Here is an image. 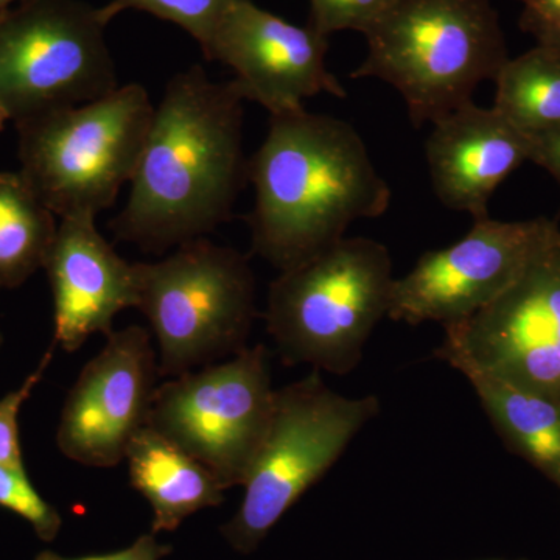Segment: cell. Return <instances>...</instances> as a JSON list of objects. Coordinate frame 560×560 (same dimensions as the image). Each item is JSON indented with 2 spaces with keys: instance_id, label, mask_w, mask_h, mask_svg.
Listing matches in <instances>:
<instances>
[{
  "instance_id": "5bb4252c",
  "label": "cell",
  "mask_w": 560,
  "mask_h": 560,
  "mask_svg": "<svg viewBox=\"0 0 560 560\" xmlns=\"http://www.w3.org/2000/svg\"><path fill=\"white\" fill-rule=\"evenodd\" d=\"M44 270L54 294V345L66 352L92 335L108 337L114 318L138 307V268L106 242L94 217L60 219Z\"/></svg>"
},
{
  "instance_id": "44dd1931",
  "label": "cell",
  "mask_w": 560,
  "mask_h": 560,
  "mask_svg": "<svg viewBox=\"0 0 560 560\" xmlns=\"http://www.w3.org/2000/svg\"><path fill=\"white\" fill-rule=\"evenodd\" d=\"M0 506L31 523L40 540L51 541L60 533L61 515L36 492L24 467L0 466Z\"/></svg>"
},
{
  "instance_id": "d4e9b609",
  "label": "cell",
  "mask_w": 560,
  "mask_h": 560,
  "mask_svg": "<svg viewBox=\"0 0 560 560\" xmlns=\"http://www.w3.org/2000/svg\"><path fill=\"white\" fill-rule=\"evenodd\" d=\"M521 27L537 40V46L560 55V14H541L523 7Z\"/></svg>"
},
{
  "instance_id": "7a4b0ae2",
  "label": "cell",
  "mask_w": 560,
  "mask_h": 560,
  "mask_svg": "<svg viewBox=\"0 0 560 560\" xmlns=\"http://www.w3.org/2000/svg\"><path fill=\"white\" fill-rule=\"evenodd\" d=\"M248 180L253 250L279 272L348 237L355 221L382 217L393 197L353 125L307 109L271 116Z\"/></svg>"
},
{
  "instance_id": "cb8c5ba5",
  "label": "cell",
  "mask_w": 560,
  "mask_h": 560,
  "mask_svg": "<svg viewBox=\"0 0 560 560\" xmlns=\"http://www.w3.org/2000/svg\"><path fill=\"white\" fill-rule=\"evenodd\" d=\"M171 545H161L154 534H143L131 547L109 555L83 556V558H65L54 551H43L35 560H161L171 555Z\"/></svg>"
},
{
  "instance_id": "f1b7e54d",
  "label": "cell",
  "mask_w": 560,
  "mask_h": 560,
  "mask_svg": "<svg viewBox=\"0 0 560 560\" xmlns=\"http://www.w3.org/2000/svg\"><path fill=\"white\" fill-rule=\"evenodd\" d=\"M14 0H0V11L9 9L11 3H13Z\"/></svg>"
},
{
  "instance_id": "277c9868",
  "label": "cell",
  "mask_w": 560,
  "mask_h": 560,
  "mask_svg": "<svg viewBox=\"0 0 560 560\" xmlns=\"http://www.w3.org/2000/svg\"><path fill=\"white\" fill-rule=\"evenodd\" d=\"M394 280L389 249L368 237H345L280 271L265 320L283 363L335 375L355 371L372 331L388 318Z\"/></svg>"
},
{
  "instance_id": "4316f807",
  "label": "cell",
  "mask_w": 560,
  "mask_h": 560,
  "mask_svg": "<svg viewBox=\"0 0 560 560\" xmlns=\"http://www.w3.org/2000/svg\"><path fill=\"white\" fill-rule=\"evenodd\" d=\"M523 7L541 14H560V0H521Z\"/></svg>"
},
{
  "instance_id": "9c48e42d",
  "label": "cell",
  "mask_w": 560,
  "mask_h": 560,
  "mask_svg": "<svg viewBox=\"0 0 560 560\" xmlns=\"http://www.w3.org/2000/svg\"><path fill=\"white\" fill-rule=\"evenodd\" d=\"M275 396L270 355L256 345L158 385L147 425L231 489L246 480L270 425Z\"/></svg>"
},
{
  "instance_id": "8fae6325",
  "label": "cell",
  "mask_w": 560,
  "mask_h": 560,
  "mask_svg": "<svg viewBox=\"0 0 560 560\" xmlns=\"http://www.w3.org/2000/svg\"><path fill=\"white\" fill-rule=\"evenodd\" d=\"M559 230L555 220H477L460 241L429 250L394 280L388 318L419 326L463 323L497 300Z\"/></svg>"
},
{
  "instance_id": "ba28073f",
  "label": "cell",
  "mask_w": 560,
  "mask_h": 560,
  "mask_svg": "<svg viewBox=\"0 0 560 560\" xmlns=\"http://www.w3.org/2000/svg\"><path fill=\"white\" fill-rule=\"evenodd\" d=\"M98 9L20 0L0 11V105L14 125L84 105L120 86Z\"/></svg>"
},
{
  "instance_id": "9a60e30c",
  "label": "cell",
  "mask_w": 560,
  "mask_h": 560,
  "mask_svg": "<svg viewBox=\"0 0 560 560\" xmlns=\"http://www.w3.org/2000/svg\"><path fill=\"white\" fill-rule=\"evenodd\" d=\"M530 138L495 108L474 102L433 124L425 142L438 200L471 219H489V202L501 183L530 161Z\"/></svg>"
},
{
  "instance_id": "5b68a950",
  "label": "cell",
  "mask_w": 560,
  "mask_h": 560,
  "mask_svg": "<svg viewBox=\"0 0 560 560\" xmlns=\"http://www.w3.org/2000/svg\"><path fill=\"white\" fill-rule=\"evenodd\" d=\"M154 106L142 84L18 124L21 175L58 217H94L131 183Z\"/></svg>"
},
{
  "instance_id": "f546056e",
  "label": "cell",
  "mask_w": 560,
  "mask_h": 560,
  "mask_svg": "<svg viewBox=\"0 0 560 560\" xmlns=\"http://www.w3.org/2000/svg\"><path fill=\"white\" fill-rule=\"evenodd\" d=\"M2 341H3L2 334H0V348H2Z\"/></svg>"
},
{
  "instance_id": "e0dca14e",
  "label": "cell",
  "mask_w": 560,
  "mask_h": 560,
  "mask_svg": "<svg viewBox=\"0 0 560 560\" xmlns=\"http://www.w3.org/2000/svg\"><path fill=\"white\" fill-rule=\"evenodd\" d=\"M434 355L469 381L508 451L560 488V400L500 381L451 350Z\"/></svg>"
},
{
  "instance_id": "6da1fadb",
  "label": "cell",
  "mask_w": 560,
  "mask_h": 560,
  "mask_svg": "<svg viewBox=\"0 0 560 560\" xmlns=\"http://www.w3.org/2000/svg\"><path fill=\"white\" fill-rule=\"evenodd\" d=\"M243 102L234 80L212 81L200 65L168 81L127 206L110 224L119 241L156 253L206 237L231 219L248 180Z\"/></svg>"
},
{
  "instance_id": "2e32d148",
  "label": "cell",
  "mask_w": 560,
  "mask_h": 560,
  "mask_svg": "<svg viewBox=\"0 0 560 560\" xmlns=\"http://www.w3.org/2000/svg\"><path fill=\"white\" fill-rule=\"evenodd\" d=\"M125 460L132 488L153 510L151 534L176 530L195 512L224 501L219 478L150 425L132 438Z\"/></svg>"
},
{
  "instance_id": "52a82bcc",
  "label": "cell",
  "mask_w": 560,
  "mask_h": 560,
  "mask_svg": "<svg viewBox=\"0 0 560 560\" xmlns=\"http://www.w3.org/2000/svg\"><path fill=\"white\" fill-rule=\"evenodd\" d=\"M378 412L377 396L335 393L319 371L276 389L270 425L242 486L241 508L221 526L231 547L243 555L256 551Z\"/></svg>"
},
{
  "instance_id": "603a6c76",
  "label": "cell",
  "mask_w": 560,
  "mask_h": 560,
  "mask_svg": "<svg viewBox=\"0 0 560 560\" xmlns=\"http://www.w3.org/2000/svg\"><path fill=\"white\" fill-rule=\"evenodd\" d=\"M54 349L55 345H51L38 368L25 378L20 388L11 390L3 399H0V466L24 467L18 416H20L22 405L31 397L33 389L43 378L44 372L49 368L50 361L54 359Z\"/></svg>"
},
{
  "instance_id": "3957f363",
  "label": "cell",
  "mask_w": 560,
  "mask_h": 560,
  "mask_svg": "<svg viewBox=\"0 0 560 560\" xmlns=\"http://www.w3.org/2000/svg\"><path fill=\"white\" fill-rule=\"evenodd\" d=\"M364 36L368 55L350 79L388 83L415 127L474 102L482 81L495 80L510 60L489 0H400Z\"/></svg>"
},
{
  "instance_id": "7402d4cb",
  "label": "cell",
  "mask_w": 560,
  "mask_h": 560,
  "mask_svg": "<svg viewBox=\"0 0 560 560\" xmlns=\"http://www.w3.org/2000/svg\"><path fill=\"white\" fill-rule=\"evenodd\" d=\"M400 0H308V25L320 35L355 31L366 33L385 18Z\"/></svg>"
},
{
  "instance_id": "4dcf8cb0",
  "label": "cell",
  "mask_w": 560,
  "mask_h": 560,
  "mask_svg": "<svg viewBox=\"0 0 560 560\" xmlns=\"http://www.w3.org/2000/svg\"><path fill=\"white\" fill-rule=\"evenodd\" d=\"M493 560H497V559H493Z\"/></svg>"
},
{
  "instance_id": "8992f818",
  "label": "cell",
  "mask_w": 560,
  "mask_h": 560,
  "mask_svg": "<svg viewBox=\"0 0 560 560\" xmlns=\"http://www.w3.org/2000/svg\"><path fill=\"white\" fill-rule=\"evenodd\" d=\"M138 268V307L160 346V375L179 377L248 348L256 279L248 259L208 238Z\"/></svg>"
},
{
  "instance_id": "ac0fdd59",
  "label": "cell",
  "mask_w": 560,
  "mask_h": 560,
  "mask_svg": "<svg viewBox=\"0 0 560 560\" xmlns=\"http://www.w3.org/2000/svg\"><path fill=\"white\" fill-rule=\"evenodd\" d=\"M55 219L21 172H0V287L16 289L44 268Z\"/></svg>"
},
{
  "instance_id": "7c38bea8",
  "label": "cell",
  "mask_w": 560,
  "mask_h": 560,
  "mask_svg": "<svg viewBox=\"0 0 560 560\" xmlns=\"http://www.w3.org/2000/svg\"><path fill=\"white\" fill-rule=\"evenodd\" d=\"M158 375L145 327L110 331L66 397L57 431L62 455L105 469L125 460L132 438L149 423Z\"/></svg>"
},
{
  "instance_id": "ffe728a7",
  "label": "cell",
  "mask_w": 560,
  "mask_h": 560,
  "mask_svg": "<svg viewBox=\"0 0 560 560\" xmlns=\"http://www.w3.org/2000/svg\"><path fill=\"white\" fill-rule=\"evenodd\" d=\"M241 2L243 0H110L98 9V13L108 25L124 11H145L160 20L179 25L205 51L224 14Z\"/></svg>"
},
{
  "instance_id": "83f0119b",
  "label": "cell",
  "mask_w": 560,
  "mask_h": 560,
  "mask_svg": "<svg viewBox=\"0 0 560 560\" xmlns=\"http://www.w3.org/2000/svg\"><path fill=\"white\" fill-rule=\"evenodd\" d=\"M7 120H10L9 116H7L5 109H3L2 105H0V130H2L3 125H5Z\"/></svg>"
},
{
  "instance_id": "d6986e66",
  "label": "cell",
  "mask_w": 560,
  "mask_h": 560,
  "mask_svg": "<svg viewBox=\"0 0 560 560\" xmlns=\"http://www.w3.org/2000/svg\"><path fill=\"white\" fill-rule=\"evenodd\" d=\"M493 108L528 138L560 130V55L536 46L495 77Z\"/></svg>"
},
{
  "instance_id": "4fadbf2b",
  "label": "cell",
  "mask_w": 560,
  "mask_h": 560,
  "mask_svg": "<svg viewBox=\"0 0 560 560\" xmlns=\"http://www.w3.org/2000/svg\"><path fill=\"white\" fill-rule=\"evenodd\" d=\"M327 36L311 25L291 24L253 0L232 7L202 51L235 72L243 101L257 103L270 116L300 113L319 94L348 97L327 69Z\"/></svg>"
},
{
  "instance_id": "484cf974",
  "label": "cell",
  "mask_w": 560,
  "mask_h": 560,
  "mask_svg": "<svg viewBox=\"0 0 560 560\" xmlns=\"http://www.w3.org/2000/svg\"><path fill=\"white\" fill-rule=\"evenodd\" d=\"M530 162L550 173L560 187V130L530 139Z\"/></svg>"
},
{
  "instance_id": "30bf717a",
  "label": "cell",
  "mask_w": 560,
  "mask_h": 560,
  "mask_svg": "<svg viewBox=\"0 0 560 560\" xmlns=\"http://www.w3.org/2000/svg\"><path fill=\"white\" fill-rule=\"evenodd\" d=\"M444 330L440 349L517 388L560 400V230L497 300Z\"/></svg>"
}]
</instances>
